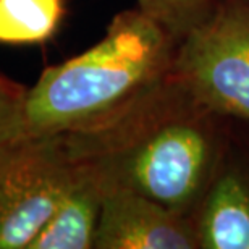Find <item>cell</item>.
Here are the masks:
<instances>
[{
	"mask_svg": "<svg viewBox=\"0 0 249 249\" xmlns=\"http://www.w3.org/2000/svg\"><path fill=\"white\" fill-rule=\"evenodd\" d=\"M213 115L170 71L104 122L55 138L68 160L88 167L106 191L129 189L189 215L213 181Z\"/></svg>",
	"mask_w": 249,
	"mask_h": 249,
	"instance_id": "obj_1",
	"label": "cell"
},
{
	"mask_svg": "<svg viewBox=\"0 0 249 249\" xmlns=\"http://www.w3.org/2000/svg\"><path fill=\"white\" fill-rule=\"evenodd\" d=\"M175 49L138 7L117 13L97 44L46 68L28 88L18 136H60L104 122L170 74Z\"/></svg>",
	"mask_w": 249,
	"mask_h": 249,
	"instance_id": "obj_2",
	"label": "cell"
},
{
	"mask_svg": "<svg viewBox=\"0 0 249 249\" xmlns=\"http://www.w3.org/2000/svg\"><path fill=\"white\" fill-rule=\"evenodd\" d=\"M172 76L212 113L249 122V7L215 5L178 41Z\"/></svg>",
	"mask_w": 249,
	"mask_h": 249,
	"instance_id": "obj_3",
	"label": "cell"
},
{
	"mask_svg": "<svg viewBox=\"0 0 249 249\" xmlns=\"http://www.w3.org/2000/svg\"><path fill=\"white\" fill-rule=\"evenodd\" d=\"M73 170L55 136L0 141V249H28L63 197Z\"/></svg>",
	"mask_w": 249,
	"mask_h": 249,
	"instance_id": "obj_4",
	"label": "cell"
},
{
	"mask_svg": "<svg viewBox=\"0 0 249 249\" xmlns=\"http://www.w3.org/2000/svg\"><path fill=\"white\" fill-rule=\"evenodd\" d=\"M96 249H196V223L139 193L107 189L94 240Z\"/></svg>",
	"mask_w": 249,
	"mask_h": 249,
	"instance_id": "obj_5",
	"label": "cell"
},
{
	"mask_svg": "<svg viewBox=\"0 0 249 249\" xmlns=\"http://www.w3.org/2000/svg\"><path fill=\"white\" fill-rule=\"evenodd\" d=\"M73 167V178L63 197L28 249L94 248L106 189L88 167L79 163Z\"/></svg>",
	"mask_w": 249,
	"mask_h": 249,
	"instance_id": "obj_6",
	"label": "cell"
},
{
	"mask_svg": "<svg viewBox=\"0 0 249 249\" xmlns=\"http://www.w3.org/2000/svg\"><path fill=\"white\" fill-rule=\"evenodd\" d=\"M194 223L199 248L249 249V183L236 172L215 178Z\"/></svg>",
	"mask_w": 249,
	"mask_h": 249,
	"instance_id": "obj_7",
	"label": "cell"
},
{
	"mask_svg": "<svg viewBox=\"0 0 249 249\" xmlns=\"http://www.w3.org/2000/svg\"><path fill=\"white\" fill-rule=\"evenodd\" d=\"M65 0H0V44H41L57 33Z\"/></svg>",
	"mask_w": 249,
	"mask_h": 249,
	"instance_id": "obj_8",
	"label": "cell"
},
{
	"mask_svg": "<svg viewBox=\"0 0 249 249\" xmlns=\"http://www.w3.org/2000/svg\"><path fill=\"white\" fill-rule=\"evenodd\" d=\"M136 3L142 13L165 28L177 44L215 7L213 0H136Z\"/></svg>",
	"mask_w": 249,
	"mask_h": 249,
	"instance_id": "obj_9",
	"label": "cell"
},
{
	"mask_svg": "<svg viewBox=\"0 0 249 249\" xmlns=\"http://www.w3.org/2000/svg\"><path fill=\"white\" fill-rule=\"evenodd\" d=\"M26 92L28 88L0 74V141L19 134Z\"/></svg>",
	"mask_w": 249,
	"mask_h": 249,
	"instance_id": "obj_10",
	"label": "cell"
}]
</instances>
